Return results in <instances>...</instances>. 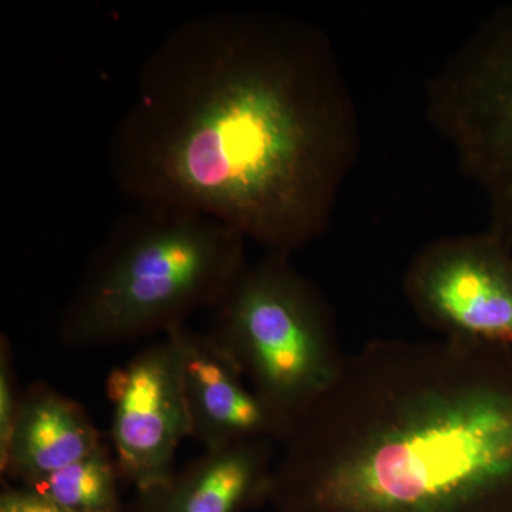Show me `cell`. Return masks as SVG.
<instances>
[{"label": "cell", "instance_id": "cell-4", "mask_svg": "<svg viewBox=\"0 0 512 512\" xmlns=\"http://www.w3.org/2000/svg\"><path fill=\"white\" fill-rule=\"evenodd\" d=\"M211 311L208 335L288 436L345 365L322 293L291 256L266 252Z\"/></svg>", "mask_w": 512, "mask_h": 512}, {"label": "cell", "instance_id": "cell-8", "mask_svg": "<svg viewBox=\"0 0 512 512\" xmlns=\"http://www.w3.org/2000/svg\"><path fill=\"white\" fill-rule=\"evenodd\" d=\"M168 333L180 350L190 439L204 450L255 440L284 441V427L207 332L181 325Z\"/></svg>", "mask_w": 512, "mask_h": 512}, {"label": "cell", "instance_id": "cell-11", "mask_svg": "<svg viewBox=\"0 0 512 512\" xmlns=\"http://www.w3.org/2000/svg\"><path fill=\"white\" fill-rule=\"evenodd\" d=\"M120 470L113 451L101 446L90 456L23 484L72 512H114Z\"/></svg>", "mask_w": 512, "mask_h": 512}, {"label": "cell", "instance_id": "cell-10", "mask_svg": "<svg viewBox=\"0 0 512 512\" xmlns=\"http://www.w3.org/2000/svg\"><path fill=\"white\" fill-rule=\"evenodd\" d=\"M103 446L99 431L79 403L45 383L23 393L2 474L23 484L55 473Z\"/></svg>", "mask_w": 512, "mask_h": 512}, {"label": "cell", "instance_id": "cell-5", "mask_svg": "<svg viewBox=\"0 0 512 512\" xmlns=\"http://www.w3.org/2000/svg\"><path fill=\"white\" fill-rule=\"evenodd\" d=\"M424 110L512 248V2L498 6L426 84Z\"/></svg>", "mask_w": 512, "mask_h": 512}, {"label": "cell", "instance_id": "cell-9", "mask_svg": "<svg viewBox=\"0 0 512 512\" xmlns=\"http://www.w3.org/2000/svg\"><path fill=\"white\" fill-rule=\"evenodd\" d=\"M278 444L247 441L204 450L164 483L144 491L140 512H238L271 493Z\"/></svg>", "mask_w": 512, "mask_h": 512}, {"label": "cell", "instance_id": "cell-13", "mask_svg": "<svg viewBox=\"0 0 512 512\" xmlns=\"http://www.w3.org/2000/svg\"><path fill=\"white\" fill-rule=\"evenodd\" d=\"M0 512H72L28 487L9 490L0 498Z\"/></svg>", "mask_w": 512, "mask_h": 512}, {"label": "cell", "instance_id": "cell-1", "mask_svg": "<svg viewBox=\"0 0 512 512\" xmlns=\"http://www.w3.org/2000/svg\"><path fill=\"white\" fill-rule=\"evenodd\" d=\"M360 136L322 29L215 10L178 23L141 64L107 165L137 208L200 212L291 256L328 231Z\"/></svg>", "mask_w": 512, "mask_h": 512}, {"label": "cell", "instance_id": "cell-3", "mask_svg": "<svg viewBox=\"0 0 512 512\" xmlns=\"http://www.w3.org/2000/svg\"><path fill=\"white\" fill-rule=\"evenodd\" d=\"M244 235L200 212L138 208L94 251L60 316L74 348L170 332L212 309L248 264Z\"/></svg>", "mask_w": 512, "mask_h": 512}, {"label": "cell", "instance_id": "cell-2", "mask_svg": "<svg viewBox=\"0 0 512 512\" xmlns=\"http://www.w3.org/2000/svg\"><path fill=\"white\" fill-rule=\"evenodd\" d=\"M278 446L286 512H512V345L372 340Z\"/></svg>", "mask_w": 512, "mask_h": 512}, {"label": "cell", "instance_id": "cell-7", "mask_svg": "<svg viewBox=\"0 0 512 512\" xmlns=\"http://www.w3.org/2000/svg\"><path fill=\"white\" fill-rule=\"evenodd\" d=\"M113 406L111 444L121 476L141 493L174 473L178 448L190 439L180 350L171 333L117 367L107 379Z\"/></svg>", "mask_w": 512, "mask_h": 512}, {"label": "cell", "instance_id": "cell-6", "mask_svg": "<svg viewBox=\"0 0 512 512\" xmlns=\"http://www.w3.org/2000/svg\"><path fill=\"white\" fill-rule=\"evenodd\" d=\"M403 292L441 339L512 345V248L488 229L429 242L407 265Z\"/></svg>", "mask_w": 512, "mask_h": 512}, {"label": "cell", "instance_id": "cell-12", "mask_svg": "<svg viewBox=\"0 0 512 512\" xmlns=\"http://www.w3.org/2000/svg\"><path fill=\"white\" fill-rule=\"evenodd\" d=\"M23 393H19L18 379L13 366L9 339H0V467L6 463L13 431L18 420Z\"/></svg>", "mask_w": 512, "mask_h": 512}]
</instances>
